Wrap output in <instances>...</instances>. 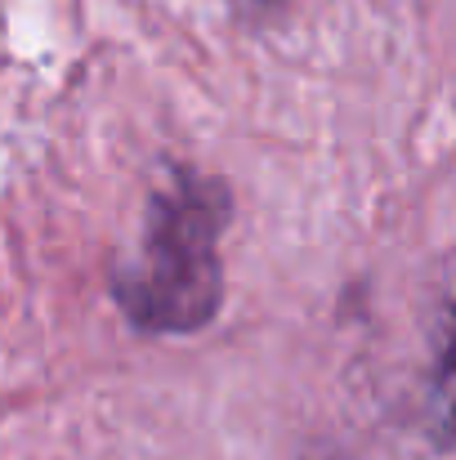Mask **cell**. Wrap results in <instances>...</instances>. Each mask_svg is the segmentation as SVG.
Instances as JSON below:
<instances>
[{
	"instance_id": "cell-1",
	"label": "cell",
	"mask_w": 456,
	"mask_h": 460,
	"mask_svg": "<svg viewBox=\"0 0 456 460\" xmlns=\"http://www.w3.org/2000/svg\"><path fill=\"white\" fill-rule=\"evenodd\" d=\"M237 219L233 183L215 170L170 161L148 192L139 251L108 273L121 317L152 340H183L206 331L224 308L219 242Z\"/></svg>"
},
{
	"instance_id": "cell-2",
	"label": "cell",
	"mask_w": 456,
	"mask_h": 460,
	"mask_svg": "<svg viewBox=\"0 0 456 460\" xmlns=\"http://www.w3.org/2000/svg\"><path fill=\"white\" fill-rule=\"evenodd\" d=\"M251 9H260V13H273V9H282L287 0H246Z\"/></svg>"
}]
</instances>
